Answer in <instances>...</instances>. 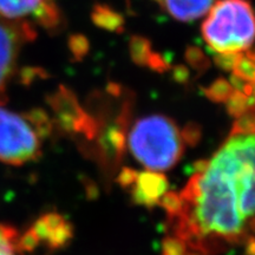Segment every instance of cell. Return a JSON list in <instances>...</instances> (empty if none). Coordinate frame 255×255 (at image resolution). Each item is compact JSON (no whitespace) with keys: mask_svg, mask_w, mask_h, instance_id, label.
<instances>
[{"mask_svg":"<svg viewBox=\"0 0 255 255\" xmlns=\"http://www.w3.org/2000/svg\"><path fill=\"white\" fill-rule=\"evenodd\" d=\"M201 33L219 55H239L255 41V13L248 0H216L201 25Z\"/></svg>","mask_w":255,"mask_h":255,"instance_id":"2","label":"cell"},{"mask_svg":"<svg viewBox=\"0 0 255 255\" xmlns=\"http://www.w3.org/2000/svg\"><path fill=\"white\" fill-rule=\"evenodd\" d=\"M170 206L178 241L207 255L255 227V132L233 133Z\"/></svg>","mask_w":255,"mask_h":255,"instance_id":"1","label":"cell"},{"mask_svg":"<svg viewBox=\"0 0 255 255\" xmlns=\"http://www.w3.org/2000/svg\"><path fill=\"white\" fill-rule=\"evenodd\" d=\"M0 15L18 21L32 18L46 30H56L63 20L53 0H0Z\"/></svg>","mask_w":255,"mask_h":255,"instance_id":"6","label":"cell"},{"mask_svg":"<svg viewBox=\"0 0 255 255\" xmlns=\"http://www.w3.org/2000/svg\"><path fill=\"white\" fill-rule=\"evenodd\" d=\"M36 36L30 21L9 20L0 15V104L6 101V89L14 75L21 47Z\"/></svg>","mask_w":255,"mask_h":255,"instance_id":"5","label":"cell"},{"mask_svg":"<svg viewBox=\"0 0 255 255\" xmlns=\"http://www.w3.org/2000/svg\"><path fill=\"white\" fill-rule=\"evenodd\" d=\"M94 20L96 24L107 28H113V30H116L117 27H120L122 25V19H121V17L116 15L115 12L104 7H97L95 9Z\"/></svg>","mask_w":255,"mask_h":255,"instance_id":"9","label":"cell"},{"mask_svg":"<svg viewBox=\"0 0 255 255\" xmlns=\"http://www.w3.org/2000/svg\"><path fill=\"white\" fill-rule=\"evenodd\" d=\"M40 151L37 121L0 104V162L21 165L37 159Z\"/></svg>","mask_w":255,"mask_h":255,"instance_id":"4","label":"cell"},{"mask_svg":"<svg viewBox=\"0 0 255 255\" xmlns=\"http://www.w3.org/2000/svg\"><path fill=\"white\" fill-rule=\"evenodd\" d=\"M216 0H159L171 18L180 21H194L207 14Z\"/></svg>","mask_w":255,"mask_h":255,"instance_id":"7","label":"cell"},{"mask_svg":"<svg viewBox=\"0 0 255 255\" xmlns=\"http://www.w3.org/2000/svg\"><path fill=\"white\" fill-rule=\"evenodd\" d=\"M129 145L137 161L150 170H167L182 155L184 139L180 128L164 116L137 121L129 136Z\"/></svg>","mask_w":255,"mask_h":255,"instance_id":"3","label":"cell"},{"mask_svg":"<svg viewBox=\"0 0 255 255\" xmlns=\"http://www.w3.org/2000/svg\"><path fill=\"white\" fill-rule=\"evenodd\" d=\"M253 81H255V76H254V79H253Z\"/></svg>","mask_w":255,"mask_h":255,"instance_id":"10","label":"cell"},{"mask_svg":"<svg viewBox=\"0 0 255 255\" xmlns=\"http://www.w3.org/2000/svg\"><path fill=\"white\" fill-rule=\"evenodd\" d=\"M23 237L17 229L0 223V255H24Z\"/></svg>","mask_w":255,"mask_h":255,"instance_id":"8","label":"cell"}]
</instances>
